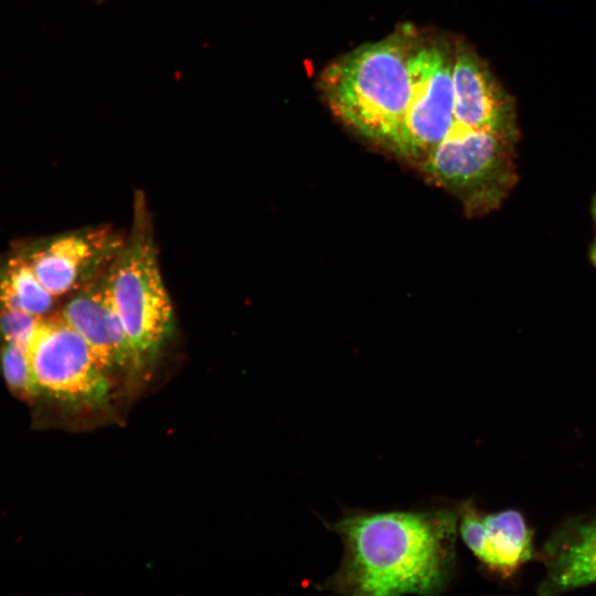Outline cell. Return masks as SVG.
<instances>
[{"label":"cell","instance_id":"1","mask_svg":"<svg viewBox=\"0 0 596 596\" xmlns=\"http://www.w3.org/2000/svg\"><path fill=\"white\" fill-rule=\"evenodd\" d=\"M458 517L450 510L354 513L332 524L344 555L329 587L352 595L430 594L450 571Z\"/></svg>","mask_w":596,"mask_h":596},{"label":"cell","instance_id":"14","mask_svg":"<svg viewBox=\"0 0 596 596\" xmlns=\"http://www.w3.org/2000/svg\"><path fill=\"white\" fill-rule=\"evenodd\" d=\"M592 213H593V217H594V221H595V224H596V196H595L594 202H593Z\"/></svg>","mask_w":596,"mask_h":596},{"label":"cell","instance_id":"12","mask_svg":"<svg viewBox=\"0 0 596 596\" xmlns=\"http://www.w3.org/2000/svg\"><path fill=\"white\" fill-rule=\"evenodd\" d=\"M1 366L3 375L11 386L22 391L33 390L26 358L17 345L3 342Z\"/></svg>","mask_w":596,"mask_h":596},{"label":"cell","instance_id":"3","mask_svg":"<svg viewBox=\"0 0 596 596\" xmlns=\"http://www.w3.org/2000/svg\"><path fill=\"white\" fill-rule=\"evenodd\" d=\"M125 243L106 228L61 235L10 256L0 266V312L32 316L53 311L113 263Z\"/></svg>","mask_w":596,"mask_h":596},{"label":"cell","instance_id":"6","mask_svg":"<svg viewBox=\"0 0 596 596\" xmlns=\"http://www.w3.org/2000/svg\"><path fill=\"white\" fill-rule=\"evenodd\" d=\"M455 38L416 29L408 53L409 97L390 151L416 168L453 129Z\"/></svg>","mask_w":596,"mask_h":596},{"label":"cell","instance_id":"9","mask_svg":"<svg viewBox=\"0 0 596 596\" xmlns=\"http://www.w3.org/2000/svg\"><path fill=\"white\" fill-rule=\"evenodd\" d=\"M57 311L85 340L107 373L138 369L114 302L110 266L76 290Z\"/></svg>","mask_w":596,"mask_h":596},{"label":"cell","instance_id":"7","mask_svg":"<svg viewBox=\"0 0 596 596\" xmlns=\"http://www.w3.org/2000/svg\"><path fill=\"white\" fill-rule=\"evenodd\" d=\"M116 309L136 355L138 369L153 362L173 330V309L155 245L136 231L110 264Z\"/></svg>","mask_w":596,"mask_h":596},{"label":"cell","instance_id":"10","mask_svg":"<svg viewBox=\"0 0 596 596\" xmlns=\"http://www.w3.org/2000/svg\"><path fill=\"white\" fill-rule=\"evenodd\" d=\"M458 515L464 543L491 573L508 578L535 558L534 533L520 511L485 513L467 501Z\"/></svg>","mask_w":596,"mask_h":596},{"label":"cell","instance_id":"4","mask_svg":"<svg viewBox=\"0 0 596 596\" xmlns=\"http://www.w3.org/2000/svg\"><path fill=\"white\" fill-rule=\"evenodd\" d=\"M0 336L24 353L33 390L93 407L108 401V373L58 311L40 316L0 312Z\"/></svg>","mask_w":596,"mask_h":596},{"label":"cell","instance_id":"11","mask_svg":"<svg viewBox=\"0 0 596 596\" xmlns=\"http://www.w3.org/2000/svg\"><path fill=\"white\" fill-rule=\"evenodd\" d=\"M535 560L544 567L539 595H557L596 584V512L564 520L536 552Z\"/></svg>","mask_w":596,"mask_h":596},{"label":"cell","instance_id":"13","mask_svg":"<svg viewBox=\"0 0 596 596\" xmlns=\"http://www.w3.org/2000/svg\"><path fill=\"white\" fill-rule=\"evenodd\" d=\"M590 259L596 267V242L593 244L590 248Z\"/></svg>","mask_w":596,"mask_h":596},{"label":"cell","instance_id":"8","mask_svg":"<svg viewBox=\"0 0 596 596\" xmlns=\"http://www.w3.org/2000/svg\"><path fill=\"white\" fill-rule=\"evenodd\" d=\"M453 91L456 125L517 143L520 132L515 100L464 38H455L454 42Z\"/></svg>","mask_w":596,"mask_h":596},{"label":"cell","instance_id":"15","mask_svg":"<svg viewBox=\"0 0 596 596\" xmlns=\"http://www.w3.org/2000/svg\"><path fill=\"white\" fill-rule=\"evenodd\" d=\"M96 1H97V2H104V1H106V0H96Z\"/></svg>","mask_w":596,"mask_h":596},{"label":"cell","instance_id":"5","mask_svg":"<svg viewBox=\"0 0 596 596\" xmlns=\"http://www.w3.org/2000/svg\"><path fill=\"white\" fill-rule=\"evenodd\" d=\"M514 146L492 132L455 124L415 169L454 196L466 216H482L500 206L517 181Z\"/></svg>","mask_w":596,"mask_h":596},{"label":"cell","instance_id":"2","mask_svg":"<svg viewBox=\"0 0 596 596\" xmlns=\"http://www.w3.org/2000/svg\"><path fill=\"white\" fill-rule=\"evenodd\" d=\"M416 29L402 24L387 36L332 60L318 77L319 93L348 129L390 153L409 97L408 53Z\"/></svg>","mask_w":596,"mask_h":596}]
</instances>
